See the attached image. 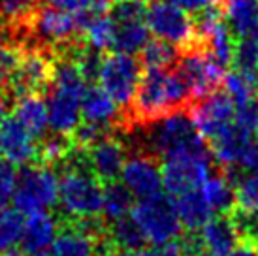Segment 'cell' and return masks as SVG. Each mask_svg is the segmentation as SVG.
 <instances>
[{
    "label": "cell",
    "mask_w": 258,
    "mask_h": 256,
    "mask_svg": "<svg viewBox=\"0 0 258 256\" xmlns=\"http://www.w3.org/2000/svg\"><path fill=\"white\" fill-rule=\"evenodd\" d=\"M136 256H162V254H160L158 249L155 247V249H140L136 252Z\"/></svg>",
    "instance_id": "obj_39"
},
{
    "label": "cell",
    "mask_w": 258,
    "mask_h": 256,
    "mask_svg": "<svg viewBox=\"0 0 258 256\" xmlns=\"http://www.w3.org/2000/svg\"><path fill=\"white\" fill-rule=\"evenodd\" d=\"M40 8V0H0V23L8 40L25 45L29 38V23Z\"/></svg>",
    "instance_id": "obj_19"
},
{
    "label": "cell",
    "mask_w": 258,
    "mask_h": 256,
    "mask_svg": "<svg viewBox=\"0 0 258 256\" xmlns=\"http://www.w3.org/2000/svg\"><path fill=\"white\" fill-rule=\"evenodd\" d=\"M98 243L76 221L58 217V232L51 245V256H98Z\"/></svg>",
    "instance_id": "obj_17"
},
{
    "label": "cell",
    "mask_w": 258,
    "mask_h": 256,
    "mask_svg": "<svg viewBox=\"0 0 258 256\" xmlns=\"http://www.w3.org/2000/svg\"><path fill=\"white\" fill-rule=\"evenodd\" d=\"M142 79V62L134 55L113 51L104 55L96 81L111 98L126 109L134 98Z\"/></svg>",
    "instance_id": "obj_8"
},
{
    "label": "cell",
    "mask_w": 258,
    "mask_h": 256,
    "mask_svg": "<svg viewBox=\"0 0 258 256\" xmlns=\"http://www.w3.org/2000/svg\"><path fill=\"white\" fill-rule=\"evenodd\" d=\"M188 115L202 138L206 142H211L215 136H219L234 122L236 104L224 91H213L206 96L196 98Z\"/></svg>",
    "instance_id": "obj_11"
},
{
    "label": "cell",
    "mask_w": 258,
    "mask_h": 256,
    "mask_svg": "<svg viewBox=\"0 0 258 256\" xmlns=\"http://www.w3.org/2000/svg\"><path fill=\"white\" fill-rule=\"evenodd\" d=\"M145 2H149V0H145Z\"/></svg>",
    "instance_id": "obj_45"
},
{
    "label": "cell",
    "mask_w": 258,
    "mask_h": 256,
    "mask_svg": "<svg viewBox=\"0 0 258 256\" xmlns=\"http://www.w3.org/2000/svg\"><path fill=\"white\" fill-rule=\"evenodd\" d=\"M108 239L117 249L138 252L145 247V237L132 217H122L119 221L108 222Z\"/></svg>",
    "instance_id": "obj_27"
},
{
    "label": "cell",
    "mask_w": 258,
    "mask_h": 256,
    "mask_svg": "<svg viewBox=\"0 0 258 256\" xmlns=\"http://www.w3.org/2000/svg\"><path fill=\"white\" fill-rule=\"evenodd\" d=\"M113 2H119V0H113Z\"/></svg>",
    "instance_id": "obj_44"
},
{
    "label": "cell",
    "mask_w": 258,
    "mask_h": 256,
    "mask_svg": "<svg viewBox=\"0 0 258 256\" xmlns=\"http://www.w3.org/2000/svg\"><path fill=\"white\" fill-rule=\"evenodd\" d=\"M2 38H4V27H2V23H0V42H2Z\"/></svg>",
    "instance_id": "obj_41"
},
{
    "label": "cell",
    "mask_w": 258,
    "mask_h": 256,
    "mask_svg": "<svg viewBox=\"0 0 258 256\" xmlns=\"http://www.w3.org/2000/svg\"><path fill=\"white\" fill-rule=\"evenodd\" d=\"M196 256H258V245L254 241L243 239V241L236 245L234 249H230L228 252H222V254H211L208 250H200Z\"/></svg>",
    "instance_id": "obj_35"
},
{
    "label": "cell",
    "mask_w": 258,
    "mask_h": 256,
    "mask_svg": "<svg viewBox=\"0 0 258 256\" xmlns=\"http://www.w3.org/2000/svg\"><path fill=\"white\" fill-rule=\"evenodd\" d=\"M15 183H17V170L12 162L2 160L0 162V209L10 204L14 198Z\"/></svg>",
    "instance_id": "obj_34"
},
{
    "label": "cell",
    "mask_w": 258,
    "mask_h": 256,
    "mask_svg": "<svg viewBox=\"0 0 258 256\" xmlns=\"http://www.w3.org/2000/svg\"><path fill=\"white\" fill-rule=\"evenodd\" d=\"M177 70L190 89L192 100L217 91L224 79V66L217 62L200 45L183 51Z\"/></svg>",
    "instance_id": "obj_9"
},
{
    "label": "cell",
    "mask_w": 258,
    "mask_h": 256,
    "mask_svg": "<svg viewBox=\"0 0 258 256\" xmlns=\"http://www.w3.org/2000/svg\"><path fill=\"white\" fill-rule=\"evenodd\" d=\"M53 53L40 47H23L21 62L15 70V76L10 85V96L17 98L21 94L40 93L45 94L53 78Z\"/></svg>",
    "instance_id": "obj_10"
},
{
    "label": "cell",
    "mask_w": 258,
    "mask_h": 256,
    "mask_svg": "<svg viewBox=\"0 0 258 256\" xmlns=\"http://www.w3.org/2000/svg\"><path fill=\"white\" fill-rule=\"evenodd\" d=\"M14 115L34 140H42L49 132L47 102L40 93L21 94L14 100Z\"/></svg>",
    "instance_id": "obj_20"
},
{
    "label": "cell",
    "mask_w": 258,
    "mask_h": 256,
    "mask_svg": "<svg viewBox=\"0 0 258 256\" xmlns=\"http://www.w3.org/2000/svg\"><path fill=\"white\" fill-rule=\"evenodd\" d=\"M204 198L208 200L213 215H230L236 209V190L234 179L224 171H211L200 185Z\"/></svg>",
    "instance_id": "obj_22"
},
{
    "label": "cell",
    "mask_w": 258,
    "mask_h": 256,
    "mask_svg": "<svg viewBox=\"0 0 258 256\" xmlns=\"http://www.w3.org/2000/svg\"><path fill=\"white\" fill-rule=\"evenodd\" d=\"M81 40L93 47L96 51H106L111 49L113 45V36H115V21L111 19V15H100V17H94L87 23L85 27L81 29Z\"/></svg>",
    "instance_id": "obj_29"
},
{
    "label": "cell",
    "mask_w": 258,
    "mask_h": 256,
    "mask_svg": "<svg viewBox=\"0 0 258 256\" xmlns=\"http://www.w3.org/2000/svg\"><path fill=\"white\" fill-rule=\"evenodd\" d=\"M149 32L175 49L186 51L196 45V25L188 12L170 0H149L145 8Z\"/></svg>",
    "instance_id": "obj_7"
},
{
    "label": "cell",
    "mask_w": 258,
    "mask_h": 256,
    "mask_svg": "<svg viewBox=\"0 0 258 256\" xmlns=\"http://www.w3.org/2000/svg\"><path fill=\"white\" fill-rule=\"evenodd\" d=\"M211 164L213 157L209 151V143L204 138L183 145L162 157V186L172 196L200 188L211 173Z\"/></svg>",
    "instance_id": "obj_3"
},
{
    "label": "cell",
    "mask_w": 258,
    "mask_h": 256,
    "mask_svg": "<svg viewBox=\"0 0 258 256\" xmlns=\"http://www.w3.org/2000/svg\"><path fill=\"white\" fill-rule=\"evenodd\" d=\"M85 157L94 175L102 183H109L119 179L124 160L128 157V151L122 136H117L115 130H111L102 136L98 142H94L91 147H87Z\"/></svg>",
    "instance_id": "obj_12"
},
{
    "label": "cell",
    "mask_w": 258,
    "mask_h": 256,
    "mask_svg": "<svg viewBox=\"0 0 258 256\" xmlns=\"http://www.w3.org/2000/svg\"><path fill=\"white\" fill-rule=\"evenodd\" d=\"M202 250L211 254H222L243 241V232L236 215H213L204 226L194 232Z\"/></svg>",
    "instance_id": "obj_15"
},
{
    "label": "cell",
    "mask_w": 258,
    "mask_h": 256,
    "mask_svg": "<svg viewBox=\"0 0 258 256\" xmlns=\"http://www.w3.org/2000/svg\"><path fill=\"white\" fill-rule=\"evenodd\" d=\"M36 256H51L49 252H40V254H36Z\"/></svg>",
    "instance_id": "obj_42"
},
{
    "label": "cell",
    "mask_w": 258,
    "mask_h": 256,
    "mask_svg": "<svg viewBox=\"0 0 258 256\" xmlns=\"http://www.w3.org/2000/svg\"><path fill=\"white\" fill-rule=\"evenodd\" d=\"M81 121L98 124L106 130H115L119 134H124L128 130L122 107L102 87H96L93 83L91 87H87L81 98Z\"/></svg>",
    "instance_id": "obj_14"
},
{
    "label": "cell",
    "mask_w": 258,
    "mask_h": 256,
    "mask_svg": "<svg viewBox=\"0 0 258 256\" xmlns=\"http://www.w3.org/2000/svg\"><path fill=\"white\" fill-rule=\"evenodd\" d=\"M170 2H173L175 6H179L188 14H202L209 8L219 6L222 0H170Z\"/></svg>",
    "instance_id": "obj_36"
},
{
    "label": "cell",
    "mask_w": 258,
    "mask_h": 256,
    "mask_svg": "<svg viewBox=\"0 0 258 256\" xmlns=\"http://www.w3.org/2000/svg\"><path fill=\"white\" fill-rule=\"evenodd\" d=\"M43 2H45L47 6L60 8V10H66V12H74L79 0H43Z\"/></svg>",
    "instance_id": "obj_37"
},
{
    "label": "cell",
    "mask_w": 258,
    "mask_h": 256,
    "mask_svg": "<svg viewBox=\"0 0 258 256\" xmlns=\"http://www.w3.org/2000/svg\"><path fill=\"white\" fill-rule=\"evenodd\" d=\"M149 27L145 19H126V21H115V36H113V51L121 53H140L149 42Z\"/></svg>",
    "instance_id": "obj_24"
},
{
    "label": "cell",
    "mask_w": 258,
    "mask_h": 256,
    "mask_svg": "<svg viewBox=\"0 0 258 256\" xmlns=\"http://www.w3.org/2000/svg\"><path fill=\"white\" fill-rule=\"evenodd\" d=\"M15 209L21 213L49 211L58 206V171L51 166L32 162L17 171L14 190Z\"/></svg>",
    "instance_id": "obj_5"
},
{
    "label": "cell",
    "mask_w": 258,
    "mask_h": 256,
    "mask_svg": "<svg viewBox=\"0 0 258 256\" xmlns=\"http://www.w3.org/2000/svg\"><path fill=\"white\" fill-rule=\"evenodd\" d=\"M58 171V217L68 221L100 217L104 183L89 168L85 149L74 147Z\"/></svg>",
    "instance_id": "obj_2"
},
{
    "label": "cell",
    "mask_w": 258,
    "mask_h": 256,
    "mask_svg": "<svg viewBox=\"0 0 258 256\" xmlns=\"http://www.w3.org/2000/svg\"><path fill=\"white\" fill-rule=\"evenodd\" d=\"M0 143L6 160L14 166H27L36 162L38 140H34L25 130V126L15 119L14 113L0 121Z\"/></svg>",
    "instance_id": "obj_16"
},
{
    "label": "cell",
    "mask_w": 258,
    "mask_h": 256,
    "mask_svg": "<svg viewBox=\"0 0 258 256\" xmlns=\"http://www.w3.org/2000/svg\"><path fill=\"white\" fill-rule=\"evenodd\" d=\"M130 130L140 132V136L130 134V138H138L142 151L160 158L202 138L200 132L194 126L190 115L185 113L183 109L168 113L157 121L142 124V126L130 128Z\"/></svg>",
    "instance_id": "obj_4"
},
{
    "label": "cell",
    "mask_w": 258,
    "mask_h": 256,
    "mask_svg": "<svg viewBox=\"0 0 258 256\" xmlns=\"http://www.w3.org/2000/svg\"><path fill=\"white\" fill-rule=\"evenodd\" d=\"M232 64L237 70L258 74V40H249V38L237 40L234 45Z\"/></svg>",
    "instance_id": "obj_33"
},
{
    "label": "cell",
    "mask_w": 258,
    "mask_h": 256,
    "mask_svg": "<svg viewBox=\"0 0 258 256\" xmlns=\"http://www.w3.org/2000/svg\"><path fill=\"white\" fill-rule=\"evenodd\" d=\"M58 232V217L49 211H36L29 213L23 224V252L36 256L40 252H47L55 241Z\"/></svg>",
    "instance_id": "obj_18"
},
{
    "label": "cell",
    "mask_w": 258,
    "mask_h": 256,
    "mask_svg": "<svg viewBox=\"0 0 258 256\" xmlns=\"http://www.w3.org/2000/svg\"><path fill=\"white\" fill-rule=\"evenodd\" d=\"M23 47L14 40L0 42V94H10V85L21 62Z\"/></svg>",
    "instance_id": "obj_30"
},
{
    "label": "cell",
    "mask_w": 258,
    "mask_h": 256,
    "mask_svg": "<svg viewBox=\"0 0 258 256\" xmlns=\"http://www.w3.org/2000/svg\"><path fill=\"white\" fill-rule=\"evenodd\" d=\"M0 256H27V252H23V250H17V249H8L4 252H0Z\"/></svg>",
    "instance_id": "obj_40"
},
{
    "label": "cell",
    "mask_w": 258,
    "mask_h": 256,
    "mask_svg": "<svg viewBox=\"0 0 258 256\" xmlns=\"http://www.w3.org/2000/svg\"><path fill=\"white\" fill-rule=\"evenodd\" d=\"M142 60L145 68H172L177 60V49L162 40H149L142 51Z\"/></svg>",
    "instance_id": "obj_31"
},
{
    "label": "cell",
    "mask_w": 258,
    "mask_h": 256,
    "mask_svg": "<svg viewBox=\"0 0 258 256\" xmlns=\"http://www.w3.org/2000/svg\"><path fill=\"white\" fill-rule=\"evenodd\" d=\"M221 12L237 40H258V0H226Z\"/></svg>",
    "instance_id": "obj_21"
},
{
    "label": "cell",
    "mask_w": 258,
    "mask_h": 256,
    "mask_svg": "<svg viewBox=\"0 0 258 256\" xmlns=\"http://www.w3.org/2000/svg\"><path fill=\"white\" fill-rule=\"evenodd\" d=\"M234 183L236 209L245 217H258V171H239Z\"/></svg>",
    "instance_id": "obj_28"
},
{
    "label": "cell",
    "mask_w": 258,
    "mask_h": 256,
    "mask_svg": "<svg viewBox=\"0 0 258 256\" xmlns=\"http://www.w3.org/2000/svg\"><path fill=\"white\" fill-rule=\"evenodd\" d=\"M98 256H134L130 250L124 249H117V247H111V249H106L104 252H100Z\"/></svg>",
    "instance_id": "obj_38"
},
{
    "label": "cell",
    "mask_w": 258,
    "mask_h": 256,
    "mask_svg": "<svg viewBox=\"0 0 258 256\" xmlns=\"http://www.w3.org/2000/svg\"><path fill=\"white\" fill-rule=\"evenodd\" d=\"M0 153H2V143H0Z\"/></svg>",
    "instance_id": "obj_43"
},
{
    "label": "cell",
    "mask_w": 258,
    "mask_h": 256,
    "mask_svg": "<svg viewBox=\"0 0 258 256\" xmlns=\"http://www.w3.org/2000/svg\"><path fill=\"white\" fill-rule=\"evenodd\" d=\"M130 217L140 226L145 241L155 247L183 235V226L175 211L173 200L160 192L140 200L132 207Z\"/></svg>",
    "instance_id": "obj_6"
},
{
    "label": "cell",
    "mask_w": 258,
    "mask_h": 256,
    "mask_svg": "<svg viewBox=\"0 0 258 256\" xmlns=\"http://www.w3.org/2000/svg\"><path fill=\"white\" fill-rule=\"evenodd\" d=\"M134 207V196L126 186L119 181L104 183L102 194V219L106 222L119 221L122 217H128Z\"/></svg>",
    "instance_id": "obj_25"
},
{
    "label": "cell",
    "mask_w": 258,
    "mask_h": 256,
    "mask_svg": "<svg viewBox=\"0 0 258 256\" xmlns=\"http://www.w3.org/2000/svg\"><path fill=\"white\" fill-rule=\"evenodd\" d=\"M222 85H224V93L234 100L236 107L258 98V74L254 72H245L236 68L234 72L224 74Z\"/></svg>",
    "instance_id": "obj_26"
},
{
    "label": "cell",
    "mask_w": 258,
    "mask_h": 256,
    "mask_svg": "<svg viewBox=\"0 0 258 256\" xmlns=\"http://www.w3.org/2000/svg\"><path fill=\"white\" fill-rule=\"evenodd\" d=\"M173 204H175V211L181 221V226L185 228L186 232H198L213 217V211L200 188L181 192L175 196Z\"/></svg>",
    "instance_id": "obj_23"
},
{
    "label": "cell",
    "mask_w": 258,
    "mask_h": 256,
    "mask_svg": "<svg viewBox=\"0 0 258 256\" xmlns=\"http://www.w3.org/2000/svg\"><path fill=\"white\" fill-rule=\"evenodd\" d=\"M119 177L122 185L138 200L158 194L162 188V171L157 157L145 151H138L136 155L126 157Z\"/></svg>",
    "instance_id": "obj_13"
},
{
    "label": "cell",
    "mask_w": 258,
    "mask_h": 256,
    "mask_svg": "<svg viewBox=\"0 0 258 256\" xmlns=\"http://www.w3.org/2000/svg\"><path fill=\"white\" fill-rule=\"evenodd\" d=\"M23 224L25 219L19 209H0V252L12 249L21 241Z\"/></svg>",
    "instance_id": "obj_32"
},
{
    "label": "cell",
    "mask_w": 258,
    "mask_h": 256,
    "mask_svg": "<svg viewBox=\"0 0 258 256\" xmlns=\"http://www.w3.org/2000/svg\"><path fill=\"white\" fill-rule=\"evenodd\" d=\"M190 102L192 94L179 70L147 68V72L140 79V85L130 106L124 109L128 130L157 121L168 113L179 111Z\"/></svg>",
    "instance_id": "obj_1"
}]
</instances>
